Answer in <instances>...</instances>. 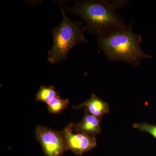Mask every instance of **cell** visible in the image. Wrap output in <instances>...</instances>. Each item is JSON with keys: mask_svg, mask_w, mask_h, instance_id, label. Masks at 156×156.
I'll list each match as a JSON object with an SVG mask.
<instances>
[{"mask_svg": "<svg viewBox=\"0 0 156 156\" xmlns=\"http://www.w3.org/2000/svg\"><path fill=\"white\" fill-rule=\"evenodd\" d=\"M35 135L45 156H62L66 151L62 131L38 126L36 129Z\"/></svg>", "mask_w": 156, "mask_h": 156, "instance_id": "4", "label": "cell"}, {"mask_svg": "<svg viewBox=\"0 0 156 156\" xmlns=\"http://www.w3.org/2000/svg\"><path fill=\"white\" fill-rule=\"evenodd\" d=\"M101 118L95 116L86 112L83 119L77 124L72 123V130L75 133H83L95 136L101 133Z\"/></svg>", "mask_w": 156, "mask_h": 156, "instance_id": "6", "label": "cell"}, {"mask_svg": "<svg viewBox=\"0 0 156 156\" xmlns=\"http://www.w3.org/2000/svg\"><path fill=\"white\" fill-rule=\"evenodd\" d=\"M133 127L143 132H147L156 139V125L145 122L135 123L133 124Z\"/></svg>", "mask_w": 156, "mask_h": 156, "instance_id": "10", "label": "cell"}, {"mask_svg": "<svg viewBox=\"0 0 156 156\" xmlns=\"http://www.w3.org/2000/svg\"><path fill=\"white\" fill-rule=\"evenodd\" d=\"M97 40L98 48L111 62H125L136 67L142 59L153 58L141 48L142 37L134 32L132 22L126 29Z\"/></svg>", "mask_w": 156, "mask_h": 156, "instance_id": "2", "label": "cell"}, {"mask_svg": "<svg viewBox=\"0 0 156 156\" xmlns=\"http://www.w3.org/2000/svg\"><path fill=\"white\" fill-rule=\"evenodd\" d=\"M66 9L83 20L86 30L98 38L106 37L127 27L122 17L105 0L76 1Z\"/></svg>", "mask_w": 156, "mask_h": 156, "instance_id": "1", "label": "cell"}, {"mask_svg": "<svg viewBox=\"0 0 156 156\" xmlns=\"http://www.w3.org/2000/svg\"><path fill=\"white\" fill-rule=\"evenodd\" d=\"M69 103L68 99H63L59 95L48 104V110L50 114H58L66 108Z\"/></svg>", "mask_w": 156, "mask_h": 156, "instance_id": "9", "label": "cell"}, {"mask_svg": "<svg viewBox=\"0 0 156 156\" xmlns=\"http://www.w3.org/2000/svg\"><path fill=\"white\" fill-rule=\"evenodd\" d=\"M66 145V150H69L76 155H81L92 150L97 145L95 136L81 133H75L72 130V123L62 131Z\"/></svg>", "mask_w": 156, "mask_h": 156, "instance_id": "5", "label": "cell"}, {"mask_svg": "<svg viewBox=\"0 0 156 156\" xmlns=\"http://www.w3.org/2000/svg\"><path fill=\"white\" fill-rule=\"evenodd\" d=\"M55 87L53 86L45 87L41 86L36 95V99L47 104L53 98L58 95Z\"/></svg>", "mask_w": 156, "mask_h": 156, "instance_id": "8", "label": "cell"}, {"mask_svg": "<svg viewBox=\"0 0 156 156\" xmlns=\"http://www.w3.org/2000/svg\"><path fill=\"white\" fill-rule=\"evenodd\" d=\"M73 108L76 109L84 108L86 112L99 118L110 112L108 104L94 94H92L89 99L78 106L73 107Z\"/></svg>", "mask_w": 156, "mask_h": 156, "instance_id": "7", "label": "cell"}, {"mask_svg": "<svg viewBox=\"0 0 156 156\" xmlns=\"http://www.w3.org/2000/svg\"><path fill=\"white\" fill-rule=\"evenodd\" d=\"M110 5L116 10L122 9L129 3V1H106Z\"/></svg>", "mask_w": 156, "mask_h": 156, "instance_id": "11", "label": "cell"}, {"mask_svg": "<svg viewBox=\"0 0 156 156\" xmlns=\"http://www.w3.org/2000/svg\"><path fill=\"white\" fill-rule=\"evenodd\" d=\"M61 23L53 31V44L48 52V60L56 64L66 59L68 53L76 45L87 43L86 27L81 21H73L61 9Z\"/></svg>", "mask_w": 156, "mask_h": 156, "instance_id": "3", "label": "cell"}]
</instances>
